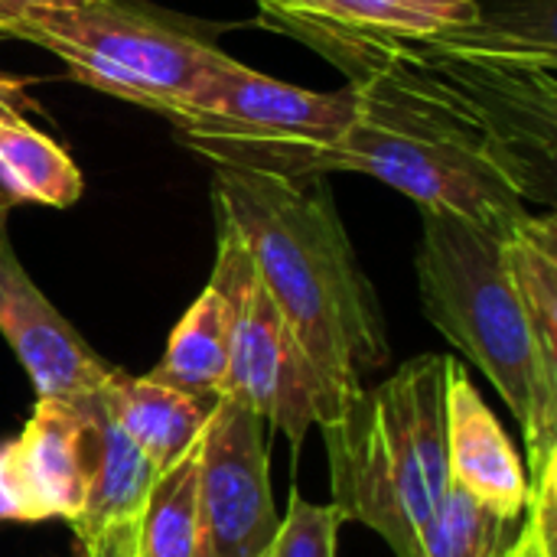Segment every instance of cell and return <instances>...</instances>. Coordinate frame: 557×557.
Returning a JSON list of instances; mask_svg holds the SVG:
<instances>
[{"mask_svg": "<svg viewBox=\"0 0 557 557\" xmlns=\"http://www.w3.org/2000/svg\"><path fill=\"white\" fill-rule=\"evenodd\" d=\"M349 72L352 114L326 170L369 173L506 235L552 202L555 10L548 0L480 13L431 36L300 33Z\"/></svg>", "mask_w": 557, "mask_h": 557, "instance_id": "1", "label": "cell"}, {"mask_svg": "<svg viewBox=\"0 0 557 557\" xmlns=\"http://www.w3.org/2000/svg\"><path fill=\"white\" fill-rule=\"evenodd\" d=\"M323 176L215 166L212 199L215 222L238 235L307 352L323 388L320 428H330L366 388L362 379L388 362L392 346L379 294Z\"/></svg>", "mask_w": 557, "mask_h": 557, "instance_id": "2", "label": "cell"}, {"mask_svg": "<svg viewBox=\"0 0 557 557\" xmlns=\"http://www.w3.org/2000/svg\"><path fill=\"white\" fill-rule=\"evenodd\" d=\"M444 385L447 356H418L382 385L362 388L323 428L333 506L346 522L382 535L398 557L418 555V539L450 486Z\"/></svg>", "mask_w": 557, "mask_h": 557, "instance_id": "3", "label": "cell"}, {"mask_svg": "<svg viewBox=\"0 0 557 557\" xmlns=\"http://www.w3.org/2000/svg\"><path fill=\"white\" fill-rule=\"evenodd\" d=\"M421 222L414 268L424 317L493 382L525 431L535 480L557 454V392L542 375L503 261V235L444 209H421Z\"/></svg>", "mask_w": 557, "mask_h": 557, "instance_id": "4", "label": "cell"}, {"mask_svg": "<svg viewBox=\"0 0 557 557\" xmlns=\"http://www.w3.org/2000/svg\"><path fill=\"white\" fill-rule=\"evenodd\" d=\"M352 114V88L310 91L261 75L232 55L219 62L170 124L215 166L313 176Z\"/></svg>", "mask_w": 557, "mask_h": 557, "instance_id": "5", "label": "cell"}, {"mask_svg": "<svg viewBox=\"0 0 557 557\" xmlns=\"http://www.w3.org/2000/svg\"><path fill=\"white\" fill-rule=\"evenodd\" d=\"M10 39L36 42L69 65V72L131 104L180 114L202 78L228 52L163 26L114 0H85L26 13Z\"/></svg>", "mask_w": 557, "mask_h": 557, "instance_id": "6", "label": "cell"}, {"mask_svg": "<svg viewBox=\"0 0 557 557\" xmlns=\"http://www.w3.org/2000/svg\"><path fill=\"white\" fill-rule=\"evenodd\" d=\"M277 525L264 421L215 398L199 444L196 557H264Z\"/></svg>", "mask_w": 557, "mask_h": 557, "instance_id": "7", "label": "cell"}, {"mask_svg": "<svg viewBox=\"0 0 557 557\" xmlns=\"http://www.w3.org/2000/svg\"><path fill=\"white\" fill-rule=\"evenodd\" d=\"M219 398L255 411L264 424L287 434L294 454H300L307 431L323 421L320 379L258 271L238 310L228 375Z\"/></svg>", "mask_w": 557, "mask_h": 557, "instance_id": "8", "label": "cell"}, {"mask_svg": "<svg viewBox=\"0 0 557 557\" xmlns=\"http://www.w3.org/2000/svg\"><path fill=\"white\" fill-rule=\"evenodd\" d=\"M0 206V333L26 369L39 398L75 401L108 379V366L82 343L69 320L29 281L7 238Z\"/></svg>", "mask_w": 557, "mask_h": 557, "instance_id": "9", "label": "cell"}, {"mask_svg": "<svg viewBox=\"0 0 557 557\" xmlns=\"http://www.w3.org/2000/svg\"><path fill=\"white\" fill-rule=\"evenodd\" d=\"M251 277H255L251 255L245 251V245L232 228L219 225V258H215L212 281L176 323L166 352L150 372V379L189 395L219 398L228 375L238 310Z\"/></svg>", "mask_w": 557, "mask_h": 557, "instance_id": "10", "label": "cell"}, {"mask_svg": "<svg viewBox=\"0 0 557 557\" xmlns=\"http://www.w3.org/2000/svg\"><path fill=\"white\" fill-rule=\"evenodd\" d=\"M444 424L450 480L496 516L516 522L529 506V476L522 457L516 454L490 405L480 398L467 369L450 356L444 385Z\"/></svg>", "mask_w": 557, "mask_h": 557, "instance_id": "11", "label": "cell"}, {"mask_svg": "<svg viewBox=\"0 0 557 557\" xmlns=\"http://www.w3.org/2000/svg\"><path fill=\"white\" fill-rule=\"evenodd\" d=\"M82 418L85 503L72 522L78 542L127 519H140L147 493L157 480L150 457L117 428L98 388L72 401Z\"/></svg>", "mask_w": 557, "mask_h": 557, "instance_id": "12", "label": "cell"}, {"mask_svg": "<svg viewBox=\"0 0 557 557\" xmlns=\"http://www.w3.org/2000/svg\"><path fill=\"white\" fill-rule=\"evenodd\" d=\"M13 467L33 522H75L85 503L82 418L72 401L39 398L23 434L10 441Z\"/></svg>", "mask_w": 557, "mask_h": 557, "instance_id": "13", "label": "cell"}, {"mask_svg": "<svg viewBox=\"0 0 557 557\" xmlns=\"http://www.w3.org/2000/svg\"><path fill=\"white\" fill-rule=\"evenodd\" d=\"M98 395L117 428L150 457L157 473L202 441L206 421L215 408V398L180 392L150 375L134 379L117 369L108 372Z\"/></svg>", "mask_w": 557, "mask_h": 557, "instance_id": "14", "label": "cell"}, {"mask_svg": "<svg viewBox=\"0 0 557 557\" xmlns=\"http://www.w3.org/2000/svg\"><path fill=\"white\" fill-rule=\"evenodd\" d=\"M294 33H359V36H431L473 23L480 0H268Z\"/></svg>", "mask_w": 557, "mask_h": 557, "instance_id": "15", "label": "cell"}, {"mask_svg": "<svg viewBox=\"0 0 557 557\" xmlns=\"http://www.w3.org/2000/svg\"><path fill=\"white\" fill-rule=\"evenodd\" d=\"M503 261L545 382L557 392V215L529 212L503 235Z\"/></svg>", "mask_w": 557, "mask_h": 557, "instance_id": "16", "label": "cell"}, {"mask_svg": "<svg viewBox=\"0 0 557 557\" xmlns=\"http://www.w3.org/2000/svg\"><path fill=\"white\" fill-rule=\"evenodd\" d=\"M82 173L72 157L36 131L23 111L0 117V206L39 202L69 209L82 196Z\"/></svg>", "mask_w": 557, "mask_h": 557, "instance_id": "17", "label": "cell"}, {"mask_svg": "<svg viewBox=\"0 0 557 557\" xmlns=\"http://www.w3.org/2000/svg\"><path fill=\"white\" fill-rule=\"evenodd\" d=\"M199 444L157 473L137 519V557H196Z\"/></svg>", "mask_w": 557, "mask_h": 557, "instance_id": "18", "label": "cell"}, {"mask_svg": "<svg viewBox=\"0 0 557 557\" xmlns=\"http://www.w3.org/2000/svg\"><path fill=\"white\" fill-rule=\"evenodd\" d=\"M512 522L450 480L437 512L424 525L414 557H506Z\"/></svg>", "mask_w": 557, "mask_h": 557, "instance_id": "19", "label": "cell"}, {"mask_svg": "<svg viewBox=\"0 0 557 557\" xmlns=\"http://www.w3.org/2000/svg\"><path fill=\"white\" fill-rule=\"evenodd\" d=\"M343 522L346 516L339 506L307 503L294 486L290 509L277 525L268 557H336V539Z\"/></svg>", "mask_w": 557, "mask_h": 557, "instance_id": "20", "label": "cell"}, {"mask_svg": "<svg viewBox=\"0 0 557 557\" xmlns=\"http://www.w3.org/2000/svg\"><path fill=\"white\" fill-rule=\"evenodd\" d=\"M78 545L82 557H137V519L114 522Z\"/></svg>", "mask_w": 557, "mask_h": 557, "instance_id": "21", "label": "cell"}, {"mask_svg": "<svg viewBox=\"0 0 557 557\" xmlns=\"http://www.w3.org/2000/svg\"><path fill=\"white\" fill-rule=\"evenodd\" d=\"M0 522H33L29 506H26L23 490H20L16 467H13L10 441L0 444Z\"/></svg>", "mask_w": 557, "mask_h": 557, "instance_id": "22", "label": "cell"}, {"mask_svg": "<svg viewBox=\"0 0 557 557\" xmlns=\"http://www.w3.org/2000/svg\"><path fill=\"white\" fill-rule=\"evenodd\" d=\"M85 0H0V39H10V29L33 10H49V7H72Z\"/></svg>", "mask_w": 557, "mask_h": 557, "instance_id": "23", "label": "cell"}, {"mask_svg": "<svg viewBox=\"0 0 557 557\" xmlns=\"http://www.w3.org/2000/svg\"><path fill=\"white\" fill-rule=\"evenodd\" d=\"M509 557H555V552L545 545V539H542V532L532 525V519H529V525H525V532L516 539V545L509 548Z\"/></svg>", "mask_w": 557, "mask_h": 557, "instance_id": "24", "label": "cell"}, {"mask_svg": "<svg viewBox=\"0 0 557 557\" xmlns=\"http://www.w3.org/2000/svg\"><path fill=\"white\" fill-rule=\"evenodd\" d=\"M20 85L16 82H7V78H0V117H7V114H16L20 111Z\"/></svg>", "mask_w": 557, "mask_h": 557, "instance_id": "25", "label": "cell"}, {"mask_svg": "<svg viewBox=\"0 0 557 557\" xmlns=\"http://www.w3.org/2000/svg\"><path fill=\"white\" fill-rule=\"evenodd\" d=\"M506 557H509V555H506Z\"/></svg>", "mask_w": 557, "mask_h": 557, "instance_id": "26", "label": "cell"}, {"mask_svg": "<svg viewBox=\"0 0 557 557\" xmlns=\"http://www.w3.org/2000/svg\"><path fill=\"white\" fill-rule=\"evenodd\" d=\"M264 557H268V555H264Z\"/></svg>", "mask_w": 557, "mask_h": 557, "instance_id": "27", "label": "cell"}]
</instances>
